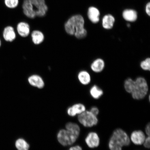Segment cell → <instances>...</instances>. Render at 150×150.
<instances>
[{"mask_svg":"<svg viewBox=\"0 0 150 150\" xmlns=\"http://www.w3.org/2000/svg\"><path fill=\"white\" fill-rule=\"evenodd\" d=\"M124 87L127 92L131 94L133 98L137 100L145 98L149 89L147 81L142 77L135 80L130 78L127 79L125 81Z\"/></svg>","mask_w":150,"mask_h":150,"instance_id":"obj_1","label":"cell"},{"mask_svg":"<svg viewBox=\"0 0 150 150\" xmlns=\"http://www.w3.org/2000/svg\"><path fill=\"white\" fill-rule=\"evenodd\" d=\"M84 20L79 14L74 15L69 18L64 24L66 32L70 35H74L77 38L82 39L87 36V31L84 28Z\"/></svg>","mask_w":150,"mask_h":150,"instance_id":"obj_2","label":"cell"},{"mask_svg":"<svg viewBox=\"0 0 150 150\" xmlns=\"http://www.w3.org/2000/svg\"><path fill=\"white\" fill-rule=\"evenodd\" d=\"M130 138L122 129H116L113 131L108 142L110 150H122L124 146H127L130 144Z\"/></svg>","mask_w":150,"mask_h":150,"instance_id":"obj_3","label":"cell"},{"mask_svg":"<svg viewBox=\"0 0 150 150\" xmlns=\"http://www.w3.org/2000/svg\"><path fill=\"white\" fill-rule=\"evenodd\" d=\"M80 135L73 131L61 129L57 134V139L59 143L64 146H70L74 144Z\"/></svg>","mask_w":150,"mask_h":150,"instance_id":"obj_4","label":"cell"},{"mask_svg":"<svg viewBox=\"0 0 150 150\" xmlns=\"http://www.w3.org/2000/svg\"><path fill=\"white\" fill-rule=\"evenodd\" d=\"M78 120L83 126L91 127L96 125L98 123L97 116L94 115L90 110L85 111L78 115Z\"/></svg>","mask_w":150,"mask_h":150,"instance_id":"obj_5","label":"cell"},{"mask_svg":"<svg viewBox=\"0 0 150 150\" xmlns=\"http://www.w3.org/2000/svg\"><path fill=\"white\" fill-rule=\"evenodd\" d=\"M34 8L36 16L43 17L46 16L48 11V7L45 0H30Z\"/></svg>","mask_w":150,"mask_h":150,"instance_id":"obj_6","label":"cell"},{"mask_svg":"<svg viewBox=\"0 0 150 150\" xmlns=\"http://www.w3.org/2000/svg\"><path fill=\"white\" fill-rule=\"evenodd\" d=\"M23 14L28 18H35L36 17V12L30 0H24L22 5Z\"/></svg>","mask_w":150,"mask_h":150,"instance_id":"obj_7","label":"cell"},{"mask_svg":"<svg viewBox=\"0 0 150 150\" xmlns=\"http://www.w3.org/2000/svg\"><path fill=\"white\" fill-rule=\"evenodd\" d=\"M87 145L91 149H94L98 147L100 144V138L98 134L94 132L88 133L85 139Z\"/></svg>","mask_w":150,"mask_h":150,"instance_id":"obj_8","label":"cell"},{"mask_svg":"<svg viewBox=\"0 0 150 150\" xmlns=\"http://www.w3.org/2000/svg\"><path fill=\"white\" fill-rule=\"evenodd\" d=\"M146 137L145 134L142 130H135L131 133L130 137V141L136 145H143Z\"/></svg>","mask_w":150,"mask_h":150,"instance_id":"obj_9","label":"cell"},{"mask_svg":"<svg viewBox=\"0 0 150 150\" xmlns=\"http://www.w3.org/2000/svg\"><path fill=\"white\" fill-rule=\"evenodd\" d=\"M86 108L85 106L81 103L75 104L69 107L67 110V113L71 117H74L85 111Z\"/></svg>","mask_w":150,"mask_h":150,"instance_id":"obj_10","label":"cell"},{"mask_svg":"<svg viewBox=\"0 0 150 150\" xmlns=\"http://www.w3.org/2000/svg\"><path fill=\"white\" fill-rule=\"evenodd\" d=\"M16 29L19 35L23 37L28 36L30 32L29 24L24 21L19 22L17 25Z\"/></svg>","mask_w":150,"mask_h":150,"instance_id":"obj_11","label":"cell"},{"mask_svg":"<svg viewBox=\"0 0 150 150\" xmlns=\"http://www.w3.org/2000/svg\"><path fill=\"white\" fill-rule=\"evenodd\" d=\"M29 83L33 87L42 89L45 86L44 80L41 76L38 75H33L28 79Z\"/></svg>","mask_w":150,"mask_h":150,"instance_id":"obj_12","label":"cell"},{"mask_svg":"<svg viewBox=\"0 0 150 150\" xmlns=\"http://www.w3.org/2000/svg\"><path fill=\"white\" fill-rule=\"evenodd\" d=\"M4 38L7 42H12L16 38V35L14 28L12 26L6 27L3 33Z\"/></svg>","mask_w":150,"mask_h":150,"instance_id":"obj_13","label":"cell"},{"mask_svg":"<svg viewBox=\"0 0 150 150\" xmlns=\"http://www.w3.org/2000/svg\"><path fill=\"white\" fill-rule=\"evenodd\" d=\"M100 12L94 7H91L88 9V16L89 20L93 23H98L99 21Z\"/></svg>","mask_w":150,"mask_h":150,"instance_id":"obj_14","label":"cell"},{"mask_svg":"<svg viewBox=\"0 0 150 150\" xmlns=\"http://www.w3.org/2000/svg\"><path fill=\"white\" fill-rule=\"evenodd\" d=\"M122 16L125 20L130 22L136 21L138 18L136 11L132 9H127L124 11Z\"/></svg>","mask_w":150,"mask_h":150,"instance_id":"obj_15","label":"cell"},{"mask_svg":"<svg viewBox=\"0 0 150 150\" xmlns=\"http://www.w3.org/2000/svg\"><path fill=\"white\" fill-rule=\"evenodd\" d=\"M115 21V18L112 15H106L104 16L102 19L103 27L105 29H111L113 27Z\"/></svg>","mask_w":150,"mask_h":150,"instance_id":"obj_16","label":"cell"},{"mask_svg":"<svg viewBox=\"0 0 150 150\" xmlns=\"http://www.w3.org/2000/svg\"><path fill=\"white\" fill-rule=\"evenodd\" d=\"M105 65L104 61L101 59H97L92 63L91 65V68L94 72L99 73L104 69Z\"/></svg>","mask_w":150,"mask_h":150,"instance_id":"obj_17","label":"cell"},{"mask_svg":"<svg viewBox=\"0 0 150 150\" xmlns=\"http://www.w3.org/2000/svg\"><path fill=\"white\" fill-rule=\"evenodd\" d=\"M31 36L33 42L35 45L40 44L44 40V34L38 30L33 31L31 33Z\"/></svg>","mask_w":150,"mask_h":150,"instance_id":"obj_18","label":"cell"},{"mask_svg":"<svg viewBox=\"0 0 150 150\" xmlns=\"http://www.w3.org/2000/svg\"><path fill=\"white\" fill-rule=\"evenodd\" d=\"M78 79L80 83L84 85L89 84L91 80L89 73L86 71H82L79 73Z\"/></svg>","mask_w":150,"mask_h":150,"instance_id":"obj_19","label":"cell"},{"mask_svg":"<svg viewBox=\"0 0 150 150\" xmlns=\"http://www.w3.org/2000/svg\"><path fill=\"white\" fill-rule=\"evenodd\" d=\"M15 146L18 150H29V144L23 138H19L15 142Z\"/></svg>","mask_w":150,"mask_h":150,"instance_id":"obj_20","label":"cell"},{"mask_svg":"<svg viewBox=\"0 0 150 150\" xmlns=\"http://www.w3.org/2000/svg\"><path fill=\"white\" fill-rule=\"evenodd\" d=\"M90 93L93 98L98 99L103 95V91L98 86L94 85L90 89Z\"/></svg>","mask_w":150,"mask_h":150,"instance_id":"obj_21","label":"cell"},{"mask_svg":"<svg viewBox=\"0 0 150 150\" xmlns=\"http://www.w3.org/2000/svg\"><path fill=\"white\" fill-rule=\"evenodd\" d=\"M66 129L73 131L78 134H80V127L78 125L74 122L67 123L65 125Z\"/></svg>","mask_w":150,"mask_h":150,"instance_id":"obj_22","label":"cell"},{"mask_svg":"<svg viewBox=\"0 0 150 150\" xmlns=\"http://www.w3.org/2000/svg\"><path fill=\"white\" fill-rule=\"evenodd\" d=\"M4 2L7 8L14 9L17 7L19 4V0H4Z\"/></svg>","mask_w":150,"mask_h":150,"instance_id":"obj_23","label":"cell"},{"mask_svg":"<svg viewBox=\"0 0 150 150\" xmlns=\"http://www.w3.org/2000/svg\"><path fill=\"white\" fill-rule=\"evenodd\" d=\"M140 67L142 69L145 71L150 70V59L147 58L145 60L142 61L140 63Z\"/></svg>","mask_w":150,"mask_h":150,"instance_id":"obj_24","label":"cell"},{"mask_svg":"<svg viewBox=\"0 0 150 150\" xmlns=\"http://www.w3.org/2000/svg\"><path fill=\"white\" fill-rule=\"evenodd\" d=\"M143 145L144 147L146 149H149L150 147V136L146 137Z\"/></svg>","mask_w":150,"mask_h":150,"instance_id":"obj_25","label":"cell"},{"mask_svg":"<svg viewBox=\"0 0 150 150\" xmlns=\"http://www.w3.org/2000/svg\"><path fill=\"white\" fill-rule=\"evenodd\" d=\"M90 111L94 115L96 116L98 115L99 112L98 108L96 106L92 107L91 108Z\"/></svg>","mask_w":150,"mask_h":150,"instance_id":"obj_26","label":"cell"},{"mask_svg":"<svg viewBox=\"0 0 150 150\" xmlns=\"http://www.w3.org/2000/svg\"><path fill=\"white\" fill-rule=\"evenodd\" d=\"M145 133L147 136H150V124L149 123L148 124L146 125L145 129Z\"/></svg>","mask_w":150,"mask_h":150,"instance_id":"obj_27","label":"cell"},{"mask_svg":"<svg viewBox=\"0 0 150 150\" xmlns=\"http://www.w3.org/2000/svg\"><path fill=\"white\" fill-rule=\"evenodd\" d=\"M68 150H82V149L80 146L76 145L70 147Z\"/></svg>","mask_w":150,"mask_h":150,"instance_id":"obj_28","label":"cell"},{"mask_svg":"<svg viewBox=\"0 0 150 150\" xmlns=\"http://www.w3.org/2000/svg\"><path fill=\"white\" fill-rule=\"evenodd\" d=\"M150 3H147L146 6V12L149 16H150Z\"/></svg>","mask_w":150,"mask_h":150,"instance_id":"obj_29","label":"cell"},{"mask_svg":"<svg viewBox=\"0 0 150 150\" xmlns=\"http://www.w3.org/2000/svg\"><path fill=\"white\" fill-rule=\"evenodd\" d=\"M127 27H130V24H127Z\"/></svg>","mask_w":150,"mask_h":150,"instance_id":"obj_30","label":"cell"},{"mask_svg":"<svg viewBox=\"0 0 150 150\" xmlns=\"http://www.w3.org/2000/svg\"><path fill=\"white\" fill-rule=\"evenodd\" d=\"M1 40H0V46H1Z\"/></svg>","mask_w":150,"mask_h":150,"instance_id":"obj_31","label":"cell"}]
</instances>
